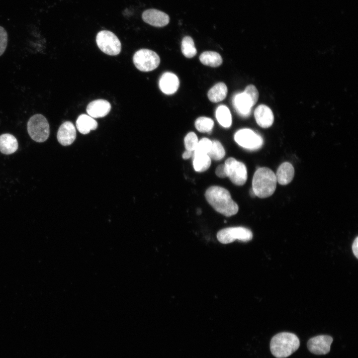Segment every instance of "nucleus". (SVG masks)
<instances>
[{
	"mask_svg": "<svg viewBox=\"0 0 358 358\" xmlns=\"http://www.w3.org/2000/svg\"><path fill=\"white\" fill-rule=\"evenodd\" d=\"M205 196L214 210L226 217L235 215L238 211V205L232 199L229 191L223 187H209L205 193Z\"/></svg>",
	"mask_w": 358,
	"mask_h": 358,
	"instance_id": "1",
	"label": "nucleus"
},
{
	"mask_svg": "<svg viewBox=\"0 0 358 358\" xmlns=\"http://www.w3.org/2000/svg\"><path fill=\"white\" fill-rule=\"evenodd\" d=\"M276 179L274 173L268 168H260L255 172L252 180V189L256 196L264 198L275 191Z\"/></svg>",
	"mask_w": 358,
	"mask_h": 358,
	"instance_id": "2",
	"label": "nucleus"
},
{
	"mask_svg": "<svg viewBox=\"0 0 358 358\" xmlns=\"http://www.w3.org/2000/svg\"><path fill=\"white\" fill-rule=\"evenodd\" d=\"M300 341L298 337L290 332H281L274 335L270 342V350L276 358L290 356L299 348Z\"/></svg>",
	"mask_w": 358,
	"mask_h": 358,
	"instance_id": "3",
	"label": "nucleus"
},
{
	"mask_svg": "<svg viewBox=\"0 0 358 358\" xmlns=\"http://www.w3.org/2000/svg\"><path fill=\"white\" fill-rule=\"evenodd\" d=\"M28 133L30 138L38 143L46 141L50 135V126L46 117L40 114L32 116L27 124Z\"/></svg>",
	"mask_w": 358,
	"mask_h": 358,
	"instance_id": "4",
	"label": "nucleus"
},
{
	"mask_svg": "<svg viewBox=\"0 0 358 358\" xmlns=\"http://www.w3.org/2000/svg\"><path fill=\"white\" fill-rule=\"evenodd\" d=\"M133 62L139 70L150 72L159 66L160 58L155 52L147 49H141L134 54Z\"/></svg>",
	"mask_w": 358,
	"mask_h": 358,
	"instance_id": "5",
	"label": "nucleus"
},
{
	"mask_svg": "<svg viewBox=\"0 0 358 358\" xmlns=\"http://www.w3.org/2000/svg\"><path fill=\"white\" fill-rule=\"evenodd\" d=\"M96 42L99 49L108 55H117L121 51L120 41L111 31L108 30L99 31L96 36Z\"/></svg>",
	"mask_w": 358,
	"mask_h": 358,
	"instance_id": "6",
	"label": "nucleus"
},
{
	"mask_svg": "<svg viewBox=\"0 0 358 358\" xmlns=\"http://www.w3.org/2000/svg\"><path fill=\"white\" fill-rule=\"evenodd\" d=\"M225 172L226 177L235 185H243L247 179V170L245 165L230 157L225 162Z\"/></svg>",
	"mask_w": 358,
	"mask_h": 358,
	"instance_id": "7",
	"label": "nucleus"
},
{
	"mask_svg": "<svg viewBox=\"0 0 358 358\" xmlns=\"http://www.w3.org/2000/svg\"><path fill=\"white\" fill-rule=\"evenodd\" d=\"M218 240L222 244H228L235 240L247 242L252 240L253 234L249 229L243 227H233L223 229L217 234Z\"/></svg>",
	"mask_w": 358,
	"mask_h": 358,
	"instance_id": "8",
	"label": "nucleus"
},
{
	"mask_svg": "<svg viewBox=\"0 0 358 358\" xmlns=\"http://www.w3.org/2000/svg\"><path fill=\"white\" fill-rule=\"evenodd\" d=\"M234 140L240 146L249 150L260 149L264 142L260 135L247 128L238 130L235 134Z\"/></svg>",
	"mask_w": 358,
	"mask_h": 358,
	"instance_id": "9",
	"label": "nucleus"
},
{
	"mask_svg": "<svg viewBox=\"0 0 358 358\" xmlns=\"http://www.w3.org/2000/svg\"><path fill=\"white\" fill-rule=\"evenodd\" d=\"M333 341V338L329 335H318L310 338L308 341L307 348L314 354L326 355L330 352Z\"/></svg>",
	"mask_w": 358,
	"mask_h": 358,
	"instance_id": "10",
	"label": "nucleus"
},
{
	"mask_svg": "<svg viewBox=\"0 0 358 358\" xmlns=\"http://www.w3.org/2000/svg\"><path fill=\"white\" fill-rule=\"evenodd\" d=\"M142 17L146 23L156 27L166 26L169 23L170 20L168 14L155 9L145 10L142 13Z\"/></svg>",
	"mask_w": 358,
	"mask_h": 358,
	"instance_id": "11",
	"label": "nucleus"
},
{
	"mask_svg": "<svg viewBox=\"0 0 358 358\" xmlns=\"http://www.w3.org/2000/svg\"><path fill=\"white\" fill-rule=\"evenodd\" d=\"M57 138L63 146L71 145L76 138V128L73 123L69 121L63 122L58 129Z\"/></svg>",
	"mask_w": 358,
	"mask_h": 358,
	"instance_id": "12",
	"label": "nucleus"
},
{
	"mask_svg": "<svg viewBox=\"0 0 358 358\" xmlns=\"http://www.w3.org/2000/svg\"><path fill=\"white\" fill-rule=\"evenodd\" d=\"M179 86V79L174 73L166 72L160 78L159 88L165 94L168 95L174 94L178 90Z\"/></svg>",
	"mask_w": 358,
	"mask_h": 358,
	"instance_id": "13",
	"label": "nucleus"
},
{
	"mask_svg": "<svg viewBox=\"0 0 358 358\" xmlns=\"http://www.w3.org/2000/svg\"><path fill=\"white\" fill-rule=\"evenodd\" d=\"M110 103L105 99H96L90 102L87 106V112L92 118L105 116L111 110Z\"/></svg>",
	"mask_w": 358,
	"mask_h": 358,
	"instance_id": "14",
	"label": "nucleus"
},
{
	"mask_svg": "<svg viewBox=\"0 0 358 358\" xmlns=\"http://www.w3.org/2000/svg\"><path fill=\"white\" fill-rule=\"evenodd\" d=\"M254 116L257 124L262 128L269 127L273 122V113L271 110L265 104H261L256 108Z\"/></svg>",
	"mask_w": 358,
	"mask_h": 358,
	"instance_id": "15",
	"label": "nucleus"
},
{
	"mask_svg": "<svg viewBox=\"0 0 358 358\" xmlns=\"http://www.w3.org/2000/svg\"><path fill=\"white\" fill-rule=\"evenodd\" d=\"M233 104L238 113L245 117L249 116L253 106L250 98L244 91L234 96Z\"/></svg>",
	"mask_w": 358,
	"mask_h": 358,
	"instance_id": "16",
	"label": "nucleus"
},
{
	"mask_svg": "<svg viewBox=\"0 0 358 358\" xmlns=\"http://www.w3.org/2000/svg\"><path fill=\"white\" fill-rule=\"evenodd\" d=\"M275 175L277 182L281 185H286L293 179L294 168L291 163L284 162L279 166Z\"/></svg>",
	"mask_w": 358,
	"mask_h": 358,
	"instance_id": "17",
	"label": "nucleus"
},
{
	"mask_svg": "<svg viewBox=\"0 0 358 358\" xmlns=\"http://www.w3.org/2000/svg\"><path fill=\"white\" fill-rule=\"evenodd\" d=\"M16 138L12 134L4 133L0 135V152L4 155H10L18 149Z\"/></svg>",
	"mask_w": 358,
	"mask_h": 358,
	"instance_id": "18",
	"label": "nucleus"
},
{
	"mask_svg": "<svg viewBox=\"0 0 358 358\" xmlns=\"http://www.w3.org/2000/svg\"><path fill=\"white\" fill-rule=\"evenodd\" d=\"M76 123L77 129L83 134H87L90 130H95L98 125L97 122L93 118L85 114L79 115Z\"/></svg>",
	"mask_w": 358,
	"mask_h": 358,
	"instance_id": "19",
	"label": "nucleus"
},
{
	"mask_svg": "<svg viewBox=\"0 0 358 358\" xmlns=\"http://www.w3.org/2000/svg\"><path fill=\"white\" fill-rule=\"evenodd\" d=\"M228 89L226 85L220 82L213 86L208 91L207 96L212 102H218L225 98Z\"/></svg>",
	"mask_w": 358,
	"mask_h": 358,
	"instance_id": "20",
	"label": "nucleus"
},
{
	"mask_svg": "<svg viewBox=\"0 0 358 358\" xmlns=\"http://www.w3.org/2000/svg\"><path fill=\"white\" fill-rule=\"evenodd\" d=\"M199 60L202 64L211 67H219L222 63L221 55L214 51L203 52L199 56Z\"/></svg>",
	"mask_w": 358,
	"mask_h": 358,
	"instance_id": "21",
	"label": "nucleus"
},
{
	"mask_svg": "<svg viewBox=\"0 0 358 358\" xmlns=\"http://www.w3.org/2000/svg\"><path fill=\"white\" fill-rule=\"evenodd\" d=\"M216 117L219 123L225 128H228L232 124V116L229 108L224 105L219 106L216 110Z\"/></svg>",
	"mask_w": 358,
	"mask_h": 358,
	"instance_id": "22",
	"label": "nucleus"
},
{
	"mask_svg": "<svg viewBox=\"0 0 358 358\" xmlns=\"http://www.w3.org/2000/svg\"><path fill=\"white\" fill-rule=\"evenodd\" d=\"M193 166L195 171L203 172L210 166L211 159L207 154L193 155Z\"/></svg>",
	"mask_w": 358,
	"mask_h": 358,
	"instance_id": "23",
	"label": "nucleus"
},
{
	"mask_svg": "<svg viewBox=\"0 0 358 358\" xmlns=\"http://www.w3.org/2000/svg\"><path fill=\"white\" fill-rule=\"evenodd\" d=\"M181 50L182 54L187 58L193 57L197 53L192 38L188 36L184 37L181 41Z\"/></svg>",
	"mask_w": 358,
	"mask_h": 358,
	"instance_id": "24",
	"label": "nucleus"
},
{
	"mask_svg": "<svg viewBox=\"0 0 358 358\" xmlns=\"http://www.w3.org/2000/svg\"><path fill=\"white\" fill-rule=\"evenodd\" d=\"M207 155L211 159L219 161L224 158L225 151L223 146L219 141L213 140L212 141L210 150Z\"/></svg>",
	"mask_w": 358,
	"mask_h": 358,
	"instance_id": "25",
	"label": "nucleus"
},
{
	"mask_svg": "<svg viewBox=\"0 0 358 358\" xmlns=\"http://www.w3.org/2000/svg\"><path fill=\"white\" fill-rule=\"evenodd\" d=\"M194 125L198 131L202 133L209 132L214 126V121L210 118L201 116L196 119Z\"/></svg>",
	"mask_w": 358,
	"mask_h": 358,
	"instance_id": "26",
	"label": "nucleus"
},
{
	"mask_svg": "<svg viewBox=\"0 0 358 358\" xmlns=\"http://www.w3.org/2000/svg\"><path fill=\"white\" fill-rule=\"evenodd\" d=\"M212 141L207 138H202L198 142L197 145L193 152V155L207 154L210 150Z\"/></svg>",
	"mask_w": 358,
	"mask_h": 358,
	"instance_id": "27",
	"label": "nucleus"
},
{
	"mask_svg": "<svg viewBox=\"0 0 358 358\" xmlns=\"http://www.w3.org/2000/svg\"><path fill=\"white\" fill-rule=\"evenodd\" d=\"M198 142L196 134L193 132H189L184 138V144L186 150L193 152Z\"/></svg>",
	"mask_w": 358,
	"mask_h": 358,
	"instance_id": "28",
	"label": "nucleus"
},
{
	"mask_svg": "<svg viewBox=\"0 0 358 358\" xmlns=\"http://www.w3.org/2000/svg\"><path fill=\"white\" fill-rule=\"evenodd\" d=\"M244 91L249 97L254 106L259 98V92L256 87L253 85H250L246 87Z\"/></svg>",
	"mask_w": 358,
	"mask_h": 358,
	"instance_id": "29",
	"label": "nucleus"
},
{
	"mask_svg": "<svg viewBox=\"0 0 358 358\" xmlns=\"http://www.w3.org/2000/svg\"><path fill=\"white\" fill-rule=\"evenodd\" d=\"M7 34L5 29L0 26V56L5 51L7 44Z\"/></svg>",
	"mask_w": 358,
	"mask_h": 358,
	"instance_id": "30",
	"label": "nucleus"
},
{
	"mask_svg": "<svg viewBox=\"0 0 358 358\" xmlns=\"http://www.w3.org/2000/svg\"><path fill=\"white\" fill-rule=\"evenodd\" d=\"M215 174L217 177L221 178H226L225 172L224 165L221 164L219 165L216 169Z\"/></svg>",
	"mask_w": 358,
	"mask_h": 358,
	"instance_id": "31",
	"label": "nucleus"
},
{
	"mask_svg": "<svg viewBox=\"0 0 358 358\" xmlns=\"http://www.w3.org/2000/svg\"><path fill=\"white\" fill-rule=\"evenodd\" d=\"M352 251L355 256L358 258V237H357L352 244Z\"/></svg>",
	"mask_w": 358,
	"mask_h": 358,
	"instance_id": "32",
	"label": "nucleus"
},
{
	"mask_svg": "<svg viewBox=\"0 0 358 358\" xmlns=\"http://www.w3.org/2000/svg\"><path fill=\"white\" fill-rule=\"evenodd\" d=\"M193 155V152L186 150L182 154V157L183 159H188Z\"/></svg>",
	"mask_w": 358,
	"mask_h": 358,
	"instance_id": "33",
	"label": "nucleus"
},
{
	"mask_svg": "<svg viewBox=\"0 0 358 358\" xmlns=\"http://www.w3.org/2000/svg\"><path fill=\"white\" fill-rule=\"evenodd\" d=\"M250 194H251V195L252 196L254 197V196H256L255 194H254L252 188L251 189H250Z\"/></svg>",
	"mask_w": 358,
	"mask_h": 358,
	"instance_id": "34",
	"label": "nucleus"
}]
</instances>
